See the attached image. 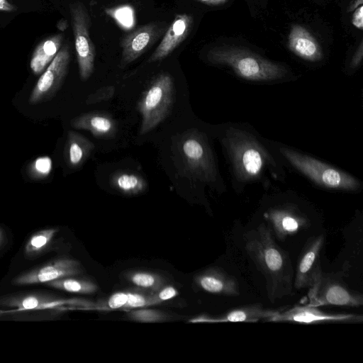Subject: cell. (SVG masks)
Here are the masks:
<instances>
[{
	"label": "cell",
	"mask_w": 363,
	"mask_h": 363,
	"mask_svg": "<svg viewBox=\"0 0 363 363\" xmlns=\"http://www.w3.org/2000/svg\"><path fill=\"white\" fill-rule=\"evenodd\" d=\"M76 129L89 130L96 138H110L118 131V123L108 113L90 112L81 114L70 122Z\"/></svg>",
	"instance_id": "cell-18"
},
{
	"label": "cell",
	"mask_w": 363,
	"mask_h": 363,
	"mask_svg": "<svg viewBox=\"0 0 363 363\" xmlns=\"http://www.w3.org/2000/svg\"><path fill=\"white\" fill-rule=\"evenodd\" d=\"M207 59L213 64L226 65L239 77L251 81H273L287 74L283 65L241 47H215L208 51Z\"/></svg>",
	"instance_id": "cell-2"
},
{
	"label": "cell",
	"mask_w": 363,
	"mask_h": 363,
	"mask_svg": "<svg viewBox=\"0 0 363 363\" xmlns=\"http://www.w3.org/2000/svg\"><path fill=\"white\" fill-rule=\"evenodd\" d=\"M114 93L113 86H106L98 89L94 94H91L86 100L89 104L110 99Z\"/></svg>",
	"instance_id": "cell-29"
},
{
	"label": "cell",
	"mask_w": 363,
	"mask_h": 363,
	"mask_svg": "<svg viewBox=\"0 0 363 363\" xmlns=\"http://www.w3.org/2000/svg\"><path fill=\"white\" fill-rule=\"evenodd\" d=\"M3 240H4V233H3L2 230L0 228V245L2 243Z\"/></svg>",
	"instance_id": "cell-39"
},
{
	"label": "cell",
	"mask_w": 363,
	"mask_h": 363,
	"mask_svg": "<svg viewBox=\"0 0 363 363\" xmlns=\"http://www.w3.org/2000/svg\"><path fill=\"white\" fill-rule=\"evenodd\" d=\"M277 238L284 240L287 237L308 228L311 223L307 216L294 206L286 205L273 208L264 214Z\"/></svg>",
	"instance_id": "cell-12"
},
{
	"label": "cell",
	"mask_w": 363,
	"mask_h": 363,
	"mask_svg": "<svg viewBox=\"0 0 363 363\" xmlns=\"http://www.w3.org/2000/svg\"><path fill=\"white\" fill-rule=\"evenodd\" d=\"M110 184L124 194L135 195L145 191L147 183L143 176L134 172L118 171L111 177Z\"/></svg>",
	"instance_id": "cell-23"
},
{
	"label": "cell",
	"mask_w": 363,
	"mask_h": 363,
	"mask_svg": "<svg viewBox=\"0 0 363 363\" xmlns=\"http://www.w3.org/2000/svg\"><path fill=\"white\" fill-rule=\"evenodd\" d=\"M201 3L210 6H220L226 4L228 0H196Z\"/></svg>",
	"instance_id": "cell-36"
},
{
	"label": "cell",
	"mask_w": 363,
	"mask_h": 363,
	"mask_svg": "<svg viewBox=\"0 0 363 363\" xmlns=\"http://www.w3.org/2000/svg\"><path fill=\"white\" fill-rule=\"evenodd\" d=\"M345 272H325L323 270L308 287V303L311 306H335L360 307L361 293L350 289L344 281Z\"/></svg>",
	"instance_id": "cell-5"
},
{
	"label": "cell",
	"mask_w": 363,
	"mask_h": 363,
	"mask_svg": "<svg viewBox=\"0 0 363 363\" xmlns=\"http://www.w3.org/2000/svg\"><path fill=\"white\" fill-rule=\"evenodd\" d=\"M155 299L148 298L138 294L128 293V301L124 307L138 308L155 303Z\"/></svg>",
	"instance_id": "cell-28"
},
{
	"label": "cell",
	"mask_w": 363,
	"mask_h": 363,
	"mask_svg": "<svg viewBox=\"0 0 363 363\" xmlns=\"http://www.w3.org/2000/svg\"><path fill=\"white\" fill-rule=\"evenodd\" d=\"M166 31L161 23H150L138 27L121 41V65L124 67L140 57Z\"/></svg>",
	"instance_id": "cell-14"
},
{
	"label": "cell",
	"mask_w": 363,
	"mask_h": 363,
	"mask_svg": "<svg viewBox=\"0 0 363 363\" xmlns=\"http://www.w3.org/2000/svg\"><path fill=\"white\" fill-rule=\"evenodd\" d=\"M225 146L230 156L234 172L243 182L261 177L271 162L266 150L256 138L244 130L230 128L226 133Z\"/></svg>",
	"instance_id": "cell-3"
},
{
	"label": "cell",
	"mask_w": 363,
	"mask_h": 363,
	"mask_svg": "<svg viewBox=\"0 0 363 363\" xmlns=\"http://www.w3.org/2000/svg\"><path fill=\"white\" fill-rule=\"evenodd\" d=\"M325 242V236L320 234L310 237L298 259L294 287L296 289L308 288L322 271L320 252Z\"/></svg>",
	"instance_id": "cell-11"
},
{
	"label": "cell",
	"mask_w": 363,
	"mask_h": 363,
	"mask_svg": "<svg viewBox=\"0 0 363 363\" xmlns=\"http://www.w3.org/2000/svg\"><path fill=\"white\" fill-rule=\"evenodd\" d=\"M193 23L191 15H177L147 62L160 61L170 55L187 38L192 29Z\"/></svg>",
	"instance_id": "cell-16"
},
{
	"label": "cell",
	"mask_w": 363,
	"mask_h": 363,
	"mask_svg": "<svg viewBox=\"0 0 363 363\" xmlns=\"http://www.w3.org/2000/svg\"><path fill=\"white\" fill-rule=\"evenodd\" d=\"M74 299H65L42 293L18 294L0 298V306L11 308L13 311L63 309L78 304Z\"/></svg>",
	"instance_id": "cell-15"
},
{
	"label": "cell",
	"mask_w": 363,
	"mask_h": 363,
	"mask_svg": "<svg viewBox=\"0 0 363 363\" xmlns=\"http://www.w3.org/2000/svg\"><path fill=\"white\" fill-rule=\"evenodd\" d=\"M363 321L362 315L351 313H330L315 306H295L288 310L280 309L267 322H291L303 324L323 323H357Z\"/></svg>",
	"instance_id": "cell-10"
},
{
	"label": "cell",
	"mask_w": 363,
	"mask_h": 363,
	"mask_svg": "<svg viewBox=\"0 0 363 363\" xmlns=\"http://www.w3.org/2000/svg\"><path fill=\"white\" fill-rule=\"evenodd\" d=\"M245 250L263 274L267 296L272 302L292 291L294 270L289 255L274 241L271 229L264 223L244 235Z\"/></svg>",
	"instance_id": "cell-1"
},
{
	"label": "cell",
	"mask_w": 363,
	"mask_h": 363,
	"mask_svg": "<svg viewBox=\"0 0 363 363\" xmlns=\"http://www.w3.org/2000/svg\"><path fill=\"white\" fill-rule=\"evenodd\" d=\"M363 57V41L361 40L357 49L353 55L351 60L350 67L352 68L357 67L361 63Z\"/></svg>",
	"instance_id": "cell-33"
},
{
	"label": "cell",
	"mask_w": 363,
	"mask_h": 363,
	"mask_svg": "<svg viewBox=\"0 0 363 363\" xmlns=\"http://www.w3.org/2000/svg\"><path fill=\"white\" fill-rule=\"evenodd\" d=\"M279 309L266 308L261 303H253L228 311L223 315L211 318L203 316L199 318L197 322L220 323V322H246L255 323L259 320L267 321L274 316Z\"/></svg>",
	"instance_id": "cell-19"
},
{
	"label": "cell",
	"mask_w": 363,
	"mask_h": 363,
	"mask_svg": "<svg viewBox=\"0 0 363 363\" xmlns=\"http://www.w3.org/2000/svg\"><path fill=\"white\" fill-rule=\"evenodd\" d=\"M69 13L79 76L82 81H86L94 72L96 56L95 47L89 35L90 17L80 1L69 4Z\"/></svg>",
	"instance_id": "cell-8"
},
{
	"label": "cell",
	"mask_w": 363,
	"mask_h": 363,
	"mask_svg": "<svg viewBox=\"0 0 363 363\" xmlns=\"http://www.w3.org/2000/svg\"><path fill=\"white\" fill-rule=\"evenodd\" d=\"M179 152L184 172L205 182L216 177V167L211 150L205 137L196 130H189L181 138Z\"/></svg>",
	"instance_id": "cell-7"
},
{
	"label": "cell",
	"mask_w": 363,
	"mask_h": 363,
	"mask_svg": "<svg viewBox=\"0 0 363 363\" xmlns=\"http://www.w3.org/2000/svg\"><path fill=\"white\" fill-rule=\"evenodd\" d=\"M64 39L62 33H57L42 40L34 50L30 67L35 74H42L60 50Z\"/></svg>",
	"instance_id": "cell-22"
},
{
	"label": "cell",
	"mask_w": 363,
	"mask_h": 363,
	"mask_svg": "<svg viewBox=\"0 0 363 363\" xmlns=\"http://www.w3.org/2000/svg\"><path fill=\"white\" fill-rule=\"evenodd\" d=\"M362 4H363V0H353L349 6L347 11L352 12L357 7L362 6Z\"/></svg>",
	"instance_id": "cell-37"
},
{
	"label": "cell",
	"mask_w": 363,
	"mask_h": 363,
	"mask_svg": "<svg viewBox=\"0 0 363 363\" xmlns=\"http://www.w3.org/2000/svg\"><path fill=\"white\" fill-rule=\"evenodd\" d=\"M69 61V47L66 44L60 48L38 79L29 97L30 104H37L52 99L63 84Z\"/></svg>",
	"instance_id": "cell-9"
},
{
	"label": "cell",
	"mask_w": 363,
	"mask_h": 363,
	"mask_svg": "<svg viewBox=\"0 0 363 363\" xmlns=\"http://www.w3.org/2000/svg\"><path fill=\"white\" fill-rule=\"evenodd\" d=\"M79 263L73 259L60 258L23 272L16 277L13 285L23 286L47 284L51 281L68 277L79 273Z\"/></svg>",
	"instance_id": "cell-13"
},
{
	"label": "cell",
	"mask_w": 363,
	"mask_h": 363,
	"mask_svg": "<svg viewBox=\"0 0 363 363\" xmlns=\"http://www.w3.org/2000/svg\"><path fill=\"white\" fill-rule=\"evenodd\" d=\"M17 8L8 0H0V11L1 12H14Z\"/></svg>",
	"instance_id": "cell-35"
},
{
	"label": "cell",
	"mask_w": 363,
	"mask_h": 363,
	"mask_svg": "<svg viewBox=\"0 0 363 363\" xmlns=\"http://www.w3.org/2000/svg\"><path fill=\"white\" fill-rule=\"evenodd\" d=\"M94 149V144L89 139L79 133L69 130L64 151L66 164L72 169L80 167Z\"/></svg>",
	"instance_id": "cell-21"
},
{
	"label": "cell",
	"mask_w": 363,
	"mask_h": 363,
	"mask_svg": "<svg viewBox=\"0 0 363 363\" xmlns=\"http://www.w3.org/2000/svg\"><path fill=\"white\" fill-rule=\"evenodd\" d=\"M177 295V291L174 288L169 286L164 288L158 294V297L162 301H165L174 297Z\"/></svg>",
	"instance_id": "cell-34"
},
{
	"label": "cell",
	"mask_w": 363,
	"mask_h": 363,
	"mask_svg": "<svg viewBox=\"0 0 363 363\" xmlns=\"http://www.w3.org/2000/svg\"><path fill=\"white\" fill-rule=\"evenodd\" d=\"M200 286L206 291L225 296L240 295L237 279L220 269H211L198 279Z\"/></svg>",
	"instance_id": "cell-20"
},
{
	"label": "cell",
	"mask_w": 363,
	"mask_h": 363,
	"mask_svg": "<svg viewBox=\"0 0 363 363\" xmlns=\"http://www.w3.org/2000/svg\"><path fill=\"white\" fill-rule=\"evenodd\" d=\"M174 102V84L167 72L155 77L143 92L137 108L142 116L140 134L153 130L169 114Z\"/></svg>",
	"instance_id": "cell-4"
},
{
	"label": "cell",
	"mask_w": 363,
	"mask_h": 363,
	"mask_svg": "<svg viewBox=\"0 0 363 363\" xmlns=\"http://www.w3.org/2000/svg\"><path fill=\"white\" fill-rule=\"evenodd\" d=\"M279 151L292 166L320 186L346 191L357 190L360 186L352 176L308 155L286 147Z\"/></svg>",
	"instance_id": "cell-6"
},
{
	"label": "cell",
	"mask_w": 363,
	"mask_h": 363,
	"mask_svg": "<svg viewBox=\"0 0 363 363\" xmlns=\"http://www.w3.org/2000/svg\"><path fill=\"white\" fill-rule=\"evenodd\" d=\"M288 48L298 57L317 62L323 58L322 49L314 36L305 27L294 24L288 35Z\"/></svg>",
	"instance_id": "cell-17"
},
{
	"label": "cell",
	"mask_w": 363,
	"mask_h": 363,
	"mask_svg": "<svg viewBox=\"0 0 363 363\" xmlns=\"http://www.w3.org/2000/svg\"><path fill=\"white\" fill-rule=\"evenodd\" d=\"M128 301V294L118 292L113 294L108 299V304L111 308L116 309L124 307Z\"/></svg>",
	"instance_id": "cell-31"
},
{
	"label": "cell",
	"mask_w": 363,
	"mask_h": 363,
	"mask_svg": "<svg viewBox=\"0 0 363 363\" xmlns=\"http://www.w3.org/2000/svg\"><path fill=\"white\" fill-rule=\"evenodd\" d=\"M52 169V162L50 157L42 156L36 158L28 167V175L33 179L46 178Z\"/></svg>",
	"instance_id": "cell-26"
},
{
	"label": "cell",
	"mask_w": 363,
	"mask_h": 363,
	"mask_svg": "<svg viewBox=\"0 0 363 363\" xmlns=\"http://www.w3.org/2000/svg\"><path fill=\"white\" fill-rule=\"evenodd\" d=\"M57 27L58 28L59 30H62V31H64L65 30H66L68 27V23H67V21L65 19H62L60 20L57 24Z\"/></svg>",
	"instance_id": "cell-38"
},
{
	"label": "cell",
	"mask_w": 363,
	"mask_h": 363,
	"mask_svg": "<svg viewBox=\"0 0 363 363\" xmlns=\"http://www.w3.org/2000/svg\"><path fill=\"white\" fill-rule=\"evenodd\" d=\"M352 24L357 29L362 30L363 28V6L357 7L352 11L351 18Z\"/></svg>",
	"instance_id": "cell-32"
},
{
	"label": "cell",
	"mask_w": 363,
	"mask_h": 363,
	"mask_svg": "<svg viewBox=\"0 0 363 363\" xmlns=\"http://www.w3.org/2000/svg\"><path fill=\"white\" fill-rule=\"evenodd\" d=\"M48 286L68 292L86 294L94 291L96 287L94 284L70 277L51 281L46 284Z\"/></svg>",
	"instance_id": "cell-25"
},
{
	"label": "cell",
	"mask_w": 363,
	"mask_h": 363,
	"mask_svg": "<svg viewBox=\"0 0 363 363\" xmlns=\"http://www.w3.org/2000/svg\"><path fill=\"white\" fill-rule=\"evenodd\" d=\"M133 318L143 321H154L161 318V315L155 311L141 310L132 313Z\"/></svg>",
	"instance_id": "cell-30"
},
{
	"label": "cell",
	"mask_w": 363,
	"mask_h": 363,
	"mask_svg": "<svg viewBox=\"0 0 363 363\" xmlns=\"http://www.w3.org/2000/svg\"><path fill=\"white\" fill-rule=\"evenodd\" d=\"M57 232V228H46L33 234L24 247L26 257L34 258L45 252Z\"/></svg>",
	"instance_id": "cell-24"
},
{
	"label": "cell",
	"mask_w": 363,
	"mask_h": 363,
	"mask_svg": "<svg viewBox=\"0 0 363 363\" xmlns=\"http://www.w3.org/2000/svg\"><path fill=\"white\" fill-rule=\"evenodd\" d=\"M132 281L141 287L150 288L157 284L156 278L147 273H136L131 277Z\"/></svg>",
	"instance_id": "cell-27"
}]
</instances>
